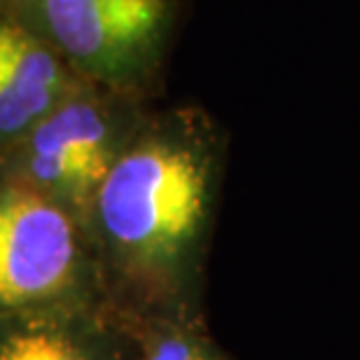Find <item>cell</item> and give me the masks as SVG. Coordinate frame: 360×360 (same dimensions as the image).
Returning <instances> with one entry per match:
<instances>
[{"instance_id": "cell-4", "label": "cell", "mask_w": 360, "mask_h": 360, "mask_svg": "<svg viewBox=\"0 0 360 360\" xmlns=\"http://www.w3.org/2000/svg\"><path fill=\"white\" fill-rule=\"evenodd\" d=\"M148 101L87 84L0 148V178L45 194L84 222L94 194L150 115Z\"/></svg>"}, {"instance_id": "cell-5", "label": "cell", "mask_w": 360, "mask_h": 360, "mask_svg": "<svg viewBox=\"0 0 360 360\" xmlns=\"http://www.w3.org/2000/svg\"><path fill=\"white\" fill-rule=\"evenodd\" d=\"M94 84L31 28L0 14V148Z\"/></svg>"}, {"instance_id": "cell-7", "label": "cell", "mask_w": 360, "mask_h": 360, "mask_svg": "<svg viewBox=\"0 0 360 360\" xmlns=\"http://www.w3.org/2000/svg\"><path fill=\"white\" fill-rule=\"evenodd\" d=\"M139 360H239L208 333L206 319L162 321L139 330Z\"/></svg>"}, {"instance_id": "cell-1", "label": "cell", "mask_w": 360, "mask_h": 360, "mask_svg": "<svg viewBox=\"0 0 360 360\" xmlns=\"http://www.w3.org/2000/svg\"><path fill=\"white\" fill-rule=\"evenodd\" d=\"M227 143L201 105L153 108L94 194L84 227L108 304L131 328L206 319Z\"/></svg>"}, {"instance_id": "cell-2", "label": "cell", "mask_w": 360, "mask_h": 360, "mask_svg": "<svg viewBox=\"0 0 360 360\" xmlns=\"http://www.w3.org/2000/svg\"><path fill=\"white\" fill-rule=\"evenodd\" d=\"M105 309L110 304L84 222L33 187L0 178V321Z\"/></svg>"}, {"instance_id": "cell-6", "label": "cell", "mask_w": 360, "mask_h": 360, "mask_svg": "<svg viewBox=\"0 0 360 360\" xmlns=\"http://www.w3.org/2000/svg\"><path fill=\"white\" fill-rule=\"evenodd\" d=\"M139 330L105 311L0 321V360H139Z\"/></svg>"}, {"instance_id": "cell-3", "label": "cell", "mask_w": 360, "mask_h": 360, "mask_svg": "<svg viewBox=\"0 0 360 360\" xmlns=\"http://www.w3.org/2000/svg\"><path fill=\"white\" fill-rule=\"evenodd\" d=\"M0 14L47 40L84 80L150 103L164 84L180 0H0Z\"/></svg>"}]
</instances>
